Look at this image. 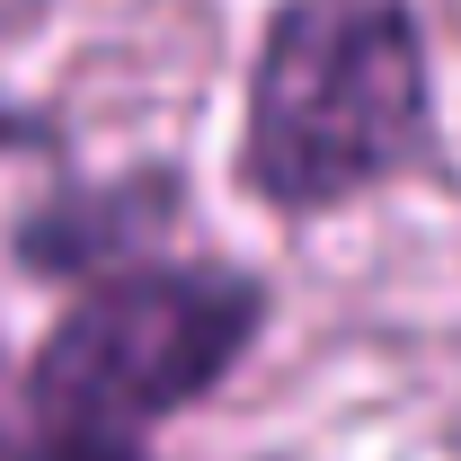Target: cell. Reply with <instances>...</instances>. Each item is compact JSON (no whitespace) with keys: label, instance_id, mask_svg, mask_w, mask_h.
I'll return each instance as SVG.
<instances>
[{"label":"cell","instance_id":"obj_1","mask_svg":"<svg viewBox=\"0 0 461 461\" xmlns=\"http://www.w3.org/2000/svg\"><path fill=\"white\" fill-rule=\"evenodd\" d=\"M426 160H435V80H426L417 9L408 0H276L249 62L240 186L311 222Z\"/></svg>","mask_w":461,"mask_h":461},{"label":"cell","instance_id":"obj_2","mask_svg":"<svg viewBox=\"0 0 461 461\" xmlns=\"http://www.w3.org/2000/svg\"><path fill=\"white\" fill-rule=\"evenodd\" d=\"M267 320V293L240 267H133L71 302L54 338L36 346L27 400L45 426L71 435H124L195 408Z\"/></svg>","mask_w":461,"mask_h":461},{"label":"cell","instance_id":"obj_3","mask_svg":"<svg viewBox=\"0 0 461 461\" xmlns=\"http://www.w3.org/2000/svg\"><path fill=\"white\" fill-rule=\"evenodd\" d=\"M18 461H142V444H124V435H71V426H45Z\"/></svg>","mask_w":461,"mask_h":461},{"label":"cell","instance_id":"obj_4","mask_svg":"<svg viewBox=\"0 0 461 461\" xmlns=\"http://www.w3.org/2000/svg\"><path fill=\"white\" fill-rule=\"evenodd\" d=\"M54 133H45V115H27V107H0V160L9 151H45Z\"/></svg>","mask_w":461,"mask_h":461}]
</instances>
